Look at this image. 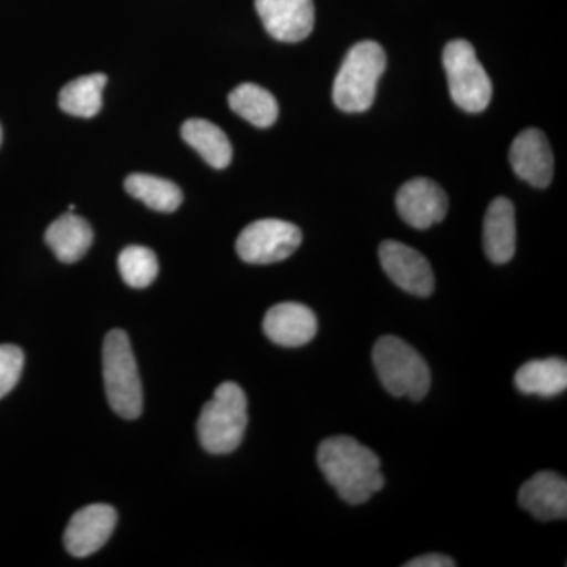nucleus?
<instances>
[{"label":"nucleus","instance_id":"obj_23","mask_svg":"<svg viewBox=\"0 0 567 567\" xmlns=\"http://www.w3.org/2000/svg\"><path fill=\"white\" fill-rule=\"evenodd\" d=\"M24 368V353L20 347L0 346V399L17 386Z\"/></svg>","mask_w":567,"mask_h":567},{"label":"nucleus","instance_id":"obj_8","mask_svg":"<svg viewBox=\"0 0 567 567\" xmlns=\"http://www.w3.org/2000/svg\"><path fill=\"white\" fill-rule=\"evenodd\" d=\"M380 264L395 286L416 297L434 292L435 278L431 264L423 254L401 241L388 240L380 245Z\"/></svg>","mask_w":567,"mask_h":567},{"label":"nucleus","instance_id":"obj_25","mask_svg":"<svg viewBox=\"0 0 567 567\" xmlns=\"http://www.w3.org/2000/svg\"><path fill=\"white\" fill-rule=\"evenodd\" d=\"M0 144H2V126H0Z\"/></svg>","mask_w":567,"mask_h":567},{"label":"nucleus","instance_id":"obj_9","mask_svg":"<svg viewBox=\"0 0 567 567\" xmlns=\"http://www.w3.org/2000/svg\"><path fill=\"white\" fill-rule=\"evenodd\" d=\"M256 10L267 32L278 41L297 43L315 29L312 0H256Z\"/></svg>","mask_w":567,"mask_h":567},{"label":"nucleus","instance_id":"obj_5","mask_svg":"<svg viewBox=\"0 0 567 567\" xmlns=\"http://www.w3.org/2000/svg\"><path fill=\"white\" fill-rule=\"evenodd\" d=\"M103 377L111 409L123 420L140 417L144 404L140 371L125 331L112 330L104 339Z\"/></svg>","mask_w":567,"mask_h":567},{"label":"nucleus","instance_id":"obj_10","mask_svg":"<svg viewBox=\"0 0 567 567\" xmlns=\"http://www.w3.org/2000/svg\"><path fill=\"white\" fill-rule=\"evenodd\" d=\"M117 524V513L110 505L82 507L71 517L63 543L73 557L85 558L99 551L110 540Z\"/></svg>","mask_w":567,"mask_h":567},{"label":"nucleus","instance_id":"obj_4","mask_svg":"<svg viewBox=\"0 0 567 567\" xmlns=\"http://www.w3.org/2000/svg\"><path fill=\"white\" fill-rule=\"evenodd\" d=\"M372 361L383 388L394 398L421 401L431 390V369L424 358L395 336L377 341Z\"/></svg>","mask_w":567,"mask_h":567},{"label":"nucleus","instance_id":"obj_21","mask_svg":"<svg viewBox=\"0 0 567 567\" xmlns=\"http://www.w3.org/2000/svg\"><path fill=\"white\" fill-rule=\"evenodd\" d=\"M125 189L156 212H175L183 203L182 189L174 182L155 175L132 174L125 181Z\"/></svg>","mask_w":567,"mask_h":567},{"label":"nucleus","instance_id":"obj_11","mask_svg":"<svg viewBox=\"0 0 567 567\" xmlns=\"http://www.w3.org/2000/svg\"><path fill=\"white\" fill-rule=\"evenodd\" d=\"M447 196L439 183L413 178L399 189L395 197L399 215L417 230L429 229L443 221L447 213Z\"/></svg>","mask_w":567,"mask_h":567},{"label":"nucleus","instance_id":"obj_1","mask_svg":"<svg viewBox=\"0 0 567 567\" xmlns=\"http://www.w3.org/2000/svg\"><path fill=\"white\" fill-rule=\"evenodd\" d=\"M317 462L324 480L350 505H363L385 486L379 456L352 436L324 440L317 451Z\"/></svg>","mask_w":567,"mask_h":567},{"label":"nucleus","instance_id":"obj_16","mask_svg":"<svg viewBox=\"0 0 567 567\" xmlns=\"http://www.w3.org/2000/svg\"><path fill=\"white\" fill-rule=\"evenodd\" d=\"M44 240L61 262L74 264L91 249L93 230L84 218L69 212L48 227Z\"/></svg>","mask_w":567,"mask_h":567},{"label":"nucleus","instance_id":"obj_14","mask_svg":"<svg viewBox=\"0 0 567 567\" xmlns=\"http://www.w3.org/2000/svg\"><path fill=\"white\" fill-rule=\"evenodd\" d=\"M317 317L308 306L281 303L268 309L264 319V331L275 344L301 347L316 338Z\"/></svg>","mask_w":567,"mask_h":567},{"label":"nucleus","instance_id":"obj_3","mask_svg":"<svg viewBox=\"0 0 567 567\" xmlns=\"http://www.w3.org/2000/svg\"><path fill=\"white\" fill-rule=\"evenodd\" d=\"M386 55L375 41L354 44L336 76L333 100L344 112H363L372 106L377 84L385 73Z\"/></svg>","mask_w":567,"mask_h":567},{"label":"nucleus","instance_id":"obj_6","mask_svg":"<svg viewBox=\"0 0 567 567\" xmlns=\"http://www.w3.org/2000/svg\"><path fill=\"white\" fill-rule=\"evenodd\" d=\"M451 96L461 110L481 112L492 100L491 78L477 61L475 48L466 40H453L443 51Z\"/></svg>","mask_w":567,"mask_h":567},{"label":"nucleus","instance_id":"obj_17","mask_svg":"<svg viewBox=\"0 0 567 567\" xmlns=\"http://www.w3.org/2000/svg\"><path fill=\"white\" fill-rule=\"evenodd\" d=\"M514 383L520 393L555 398L566 391L567 363L561 358L528 361L516 372Z\"/></svg>","mask_w":567,"mask_h":567},{"label":"nucleus","instance_id":"obj_19","mask_svg":"<svg viewBox=\"0 0 567 567\" xmlns=\"http://www.w3.org/2000/svg\"><path fill=\"white\" fill-rule=\"evenodd\" d=\"M106 74L95 73L76 78L62 89L59 106L74 117L92 118L102 111Z\"/></svg>","mask_w":567,"mask_h":567},{"label":"nucleus","instance_id":"obj_22","mask_svg":"<svg viewBox=\"0 0 567 567\" xmlns=\"http://www.w3.org/2000/svg\"><path fill=\"white\" fill-rule=\"evenodd\" d=\"M158 268L156 254L145 246H128L118 256V270L123 281L134 289L151 286L158 276Z\"/></svg>","mask_w":567,"mask_h":567},{"label":"nucleus","instance_id":"obj_13","mask_svg":"<svg viewBox=\"0 0 567 567\" xmlns=\"http://www.w3.org/2000/svg\"><path fill=\"white\" fill-rule=\"evenodd\" d=\"M518 503L537 520H565L567 517V481L554 472L529 477L518 492Z\"/></svg>","mask_w":567,"mask_h":567},{"label":"nucleus","instance_id":"obj_24","mask_svg":"<svg viewBox=\"0 0 567 567\" xmlns=\"http://www.w3.org/2000/svg\"><path fill=\"white\" fill-rule=\"evenodd\" d=\"M405 567H453L456 566V563L453 561L450 557H445V555L440 554H429L424 555V557L410 559L409 563H405Z\"/></svg>","mask_w":567,"mask_h":567},{"label":"nucleus","instance_id":"obj_12","mask_svg":"<svg viewBox=\"0 0 567 567\" xmlns=\"http://www.w3.org/2000/svg\"><path fill=\"white\" fill-rule=\"evenodd\" d=\"M509 162L514 173L536 188H546L554 178V153L546 134L528 128L511 145Z\"/></svg>","mask_w":567,"mask_h":567},{"label":"nucleus","instance_id":"obj_15","mask_svg":"<svg viewBox=\"0 0 567 567\" xmlns=\"http://www.w3.org/2000/svg\"><path fill=\"white\" fill-rule=\"evenodd\" d=\"M516 213L506 197L488 205L484 218V251L494 264H506L516 254Z\"/></svg>","mask_w":567,"mask_h":567},{"label":"nucleus","instance_id":"obj_18","mask_svg":"<svg viewBox=\"0 0 567 567\" xmlns=\"http://www.w3.org/2000/svg\"><path fill=\"white\" fill-rule=\"evenodd\" d=\"M182 137L215 169H224L233 162L229 137L215 123L189 118L183 123Z\"/></svg>","mask_w":567,"mask_h":567},{"label":"nucleus","instance_id":"obj_20","mask_svg":"<svg viewBox=\"0 0 567 567\" xmlns=\"http://www.w3.org/2000/svg\"><path fill=\"white\" fill-rule=\"evenodd\" d=\"M229 106L257 128H268L274 125L279 115V106L275 96L251 82L238 85L230 92Z\"/></svg>","mask_w":567,"mask_h":567},{"label":"nucleus","instance_id":"obj_2","mask_svg":"<svg viewBox=\"0 0 567 567\" xmlns=\"http://www.w3.org/2000/svg\"><path fill=\"white\" fill-rule=\"evenodd\" d=\"M248 425V399L237 383L224 382L197 420L200 445L210 454H229L244 442Z\"/></svg>","mask_w":567,"mask_h":567},{"label":"nucleus","instance_id":"obj_7","mask_svg":"<svg viewBox=\"0 0 567 567\" xmlns=\"http://www.w3.org/2000/svg\"><path fill=\"white\" fill-rule=\"evenodd\" d=\"M303 235L292 223L259 219L238 235L237 252L248 264L281 262L300 248Z\"/></svg>","mask_w":567,"mask_h":567}]
</instances>
